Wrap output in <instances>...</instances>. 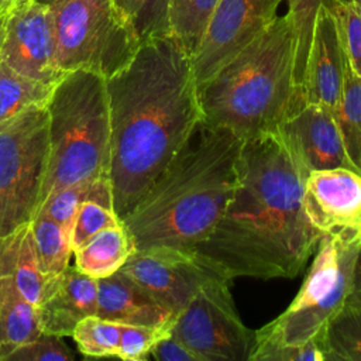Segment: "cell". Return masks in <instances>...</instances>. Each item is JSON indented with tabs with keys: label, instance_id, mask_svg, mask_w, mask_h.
I'll return each instance as SVG.
<instances>
[{
	"label": "cell",
	"instance_id": "obj_1",
	"mask_svg": "<svg viewBox=\"0 0 361 361\" xmlns=\"http://www.w3.org/2000/svg\"><path fill=\"white\" fill-rule=\"evenodd\" d=\"M106 90L113 207L123 220L190 142L203 113L192 56L172 35L141 42Z\"/></svg>",
	"mask_w": 361,
	"mask_h": 361
},
{
	"label": "cell",
	"instance_id": "obj_2",
	"mask_svg": "<svg viewBox=\"0 0 361 361\" xmlns=\"http://www.w3.org/2000/svg\"><path fill=\"white\" fill-rule=\"evenodd\" d=\"M306 176L278 131L243 140L231 199L195 251L231 281L295 278L322 240L303 209Z\"/></svg>",
	"mask_w": 361,
	"mask_h": 361
},
{
	"label": "cell",
	"instance_id": "obj_3",
	"mask_svg": "<svg viewBox=\"0 0 361 361\" xmlns=\"http://www.w3.org/2000/svg\"><path fill=\"white\" fill-rule=\"evenodd\" d=\"M121 220L134 251L165 247L195 251L231 199L243 140L228 128L203 126Z\"/></svg>",
	"mask_w": 361,
	"mask_h": 361
},
{
	"label": "cell",
	"instance_id": "obj_4",
	"mask_svg": "<svg viewBox=\"0 0 361 361\" xmlns=\"http://www.w3.org/2000/svg\"><path fill=\"white\" fill-rule=\"evenodd\" d=\"M293 48V23L286 13L199 86L202 124L228 128L241 140L278 131L299 110Z\"/></svg>",
	"mask_w": 361,
	"mask_h": 361
},
{
	"label": "cell",
	"instance_id": "obj_5",
	"mask_svg": "<svg viewBox=\"0 0 361 361\" xmlns=\"http://www.w3.org/2000/svg\"><path fill=\"white\" fill-rule=\"evenodd\" d=\"M48 164L38 210L55 190L110 179V120L106 79L89 71L68 72L47 102Z\"/></svg>",
	"mask_w": 361,
	"mask_h": 361
},
{
	"label": "cell",
	"instance_id": "obj_6",
	"mask_svg": "<svg viewBox=\"0 0 361 361\" xmlns=\"http://www.w3.org/2000/svg\"><path fill=\"white\" fill-rule=\"evenodd\" d=\"M361 245L323 237L302 286L288 307L255 330L250 361L278 347H298L320 337L351 290L353 271Z\"/></svg>",
	"mask_w": 361,
	"mask_h": 361
},
{
	"label": "cell",
	"instance_id": "obj_7",
	"mask_svg": "<svg viewBox=\"0 0 361 361\" xmlns=\"http://www.w3.org/2000/svg\"><path fill=\"white\" fill-rule=\"evenodd\" d=\"M58 68L109 79L123 69L140 39L113 0H54L51 4Z\"/></svg>",
	"mask_w": 361,
	"mask_h": 361
},
{
	"label": "cell",
	"instance_id": "obj_8",
	"mask_svg": "<svg viewBox=\"0 0 361 361\" xmlns=\"http://www.w3.org/2000/svg\"><path fill=\"white\" fill-rule=\"evenodd\" d=\"M47 164V104H32L0 123V237L37 214Z\"/></svg>",
	"mask_w": 361,
	"mask_h": 361
},
{
	"label": "cell",
	"instance_id": "obj_9",
	"mask_svg": "<svg viewBox=\"0 0 361 361\" xmlns=\"http://www.w3.org/2000/svg\"><path fill=\"white\" fill-rule=\"evenodd\" d=\"M230 286L224 275L210 279L175 317L171 333L200 361H250L255 331L238 316Z\"/></svg>",
	"mask_w": 361,
	"mask_h": 361
},
{
	"label": "cell",
	"instance_id": "obj_10",
	"mask_svg": "<svg viewBox=\"0 0 361 361\" xmlns=\"http://www.w3.org/2000/svg\"><path fill=\"white\" fill-rule=\"evenodd\" d=\"M283 0H219L192 55L197 85L209 80L278 17Z\"/></svg>",
	"mask_w": 361,
	"mask_h": 361
},
{
	"label": "cell",
	"instance_id": "obj_11",
	"mask_svg": "<svg viewBox=\"0 0 361 361\" xmlns=\"http://www.w3.org/2000/svg\"><path fill=\"white\" fill-rule=\"evenodd\" d=\"M120 269L175 314L202 285L223 275L196 251L165 247L133 251Z\"/></svg>",
	"mask_w": 361,
	"mask_h": 361
},
{
	"label": "cell",
	"instance_id": "obj_12",
	"mask_svg": "<svg viewBox=\"0 0 361 361\" xmlns=\"http://www.w3.org/2000/svg\"><path fill=\"white\" fill-rule=\"evenodd\" d=\"M303 209L322 238L361 245V175L355 171L336 168L309 172Z\"/></svg>",
	"mask_w": 361,
	"mask_h": 361
},
{
	"label": "cell",
	"instance_id": "obj_13",
	"mask_svg": "<svg viewBox=\"0 0 361 361\" xmlns=\"http://www.w3.org/2000/svg\"><path fill=\"white\" fill-rule=\"evenodd\" d=\"M0 61L31 79L55 85L66 73L55 59L51 7L35 0L6 16Z\"/></svg>",
	"mask_w": 361,
	"mask_h": 361
},
{
	"label": "cell",
	"instance_id": "obj_14",
	"mask_svg": "<svg viewBox=\"0 0 361 361\" xmlns=\"http://www.w3.org/2000/svg\"><path fill=\"white\" fill-rule=\"evenodd\" d=\"M278 133L306 173L336 168L354 171L334 114L326 107L305 103L281 124Z\"/></svg>",
	"mask_w": 361,
	"mask_h": 361
},
{
	"label": "cell",
	"instance_id": "obj_15",
	"mask_svg": "<svg viewBox=\"0 0 361 361\" xmlns=\"http://www.w3.org/2000/svg\"><path fill=\"white\" fill-rule=\"evenodd\" d=\"M345 54L334 14L327 4L317 10L309 48L303 94L306 103H314L334 113L344 83Z\"/></svg>",
	"mask_w": 361,
	"mask_h": 361
},
{
	"label": "cell",
	"instance_id": "obj_16",
	"mask_svg": "<svg viewBox=\"0 0 361 361\" xmlns=\"http://www.w3.org/2000/svg\"><path fill=\"white\" fill-rule=\"evenodd\" d=\"M96 316L138 326H165L176 317L121 269L97 279Z\"/></svg>",
	"mask_w": 361,
	"mask_h": 361
},
{
	"label": "cell",
	"instance_id": "obj_17",
	"mask_svg": "<svg viewBox=\"0 0 361 361\" xmlns=\"http://www.w3.org/2000/svg\"><path fill=\"white\" fill-rule=\"evenodd\" d=\"M97 279L68 265L52 293L37 307L39 329L45 334L72 336L76 324L96 314Z\"/></svg>",
	"mask_w": 361,
	"mask_h": 361
},
{
	"label": "cell",
	"instance_id": "obj_18",
	"mask_svg": "<svg viewBox=\"0 0 361 361\" xmlns=\"http://www.w3.org/2000/svg\"><path fill=\"white\" fill-rule=\"evenodd\" d=\"M0 276L11 278L23 296L38 307L58 285V278L47 276L38 264L31 223L0 237Z\"/></svg>",
	"mask_w": 361,
	"mask_h": 361
},
{
	"label": "cell",
	"instance_id": "obj_19",
	"mask_svg": "<svg viewBox=\"0 0 361 361\" xmlns=\"http://www.w3.org/2000/svg\"><path fill=\"white\" fill-rule=\"evenodd\" d=\"M41 333L37 307L23 296L11 278L0 276V361Z\"/></svg>",
	"mask_w": 361,
	"mask_h": 361
},
{
	"label": "cell",
	"instance_id": "obj_20",
	"mask_svg": "<svg viewBox=\"0 0 361 361\" xmlns=\"http://www.w3.org/2000/svg\"><path fill=\"white\" fill-rule=\"evenodd\" d=\"M133 251L130 235L120 223L96 233L75 248V267L80 272L100 279L118 271Z\"/></svg>",
	"mask_w": 361,
	"mask_h": 361
},
{
	"label": "cell",
	"instance_id": "obj_21",
	"mask_svg": "<svg viewBox=\"0 0 361 361\" xmlns=\"http://www.w3.org/2000/svg\"><path fill=\"white\" fill-rule=\"evenodd\" d=\"M85 200H94L107 207H113L110 179L83 180L61 188L44 200L37 213L47 214L71 234L78 210Z\"/></svg>",
	"mask_w": 361,
	"mask_h": 361
},
{
	"label": "cell",
	"instance_id": "obj_22",
	"mask_svg": "<svg viewBox=\"0 0 361 361\" xmlns=\"http://www.w3.org/2000/svg\"><path fill=\"white\" fill-rule=\"evenodd\" d=\"M333 114L347 157L354 171L361 175V78L351 69L347 56L344 63L343 90Z\"/></svg>",
	"mask_w": 361,
	"mask_h": 361
},
{
	"label": "cell",
	"instance_id": "obj_23",
	"mask_svg": "<svg viewBox=\"0 0 361 361\" xmlns=\"http://www.w3.org/2000/svg\"><path fill=\"white\" fill-rule=\"evenodd\" d=\"M324 361H361V305L345 302L322 334Z\"/></svg>",
	"mask_w": 361,
	"mask_h": 361
},
{
	"label": "cell",
	"instance_id": "obj_24",
	"mask_svg": "<svg viewBox=\"0 0 361 361\" xmlns=\"http://www.w3.org/2000/svg\"><path fill=\"white\" fill-rule=\"evenodd\" d=\"M30 223L41 271L49 278H58L68 268L73 252L71 234L44 213H37Z\"/></svg>",
	"mask_w": 361,
	"mask_h": 361
},
{
	"label": "cell",
	"instance_id": "obj_25",
	"mask_svg": "<svg viewBox=\"0 0 361 361\" xmlns=\"http://www.w3.org/2000/svg\"><path fill=\"white\" fill-rule=\"evenodd\" d=\"M54 86L24 76L0 61V123L32 104H47Z\"/></svg>",
	"mask_w": 361,
	"mask_h": 361
},
{
	"label": "cell",
	"instance_id": "obj_26",
	"mask_svg": "<svg viewBox=\"0 0 361 361\" xmlns=\"http://www.w3.org/2000/svg\"><path fill=\"white\" fill-rule=\"evenodd\" d=\"M288 3V14L293 23L295 48H293V85L299 109L306 103L303 94V82L306 62L312 42L313 25L319 7L326 0H285Z\"/></svg>",
	"mask_w": 361,
	"mask_h": 361
},
{
	"label": "cell",
	"instance_id": "obj_27",
	"mask_svg": "<svg viewBox=\"0 0 361 361\" xmlns=\"http://www.w3.org/2000/svg\"><path fill=\"white\" fill-rule=\"evenodd\" d=\"M219 0H169V30L182 47L195 54Z\"/></svg>",
	"mask_w": 361,
	"mask_h": 361
},
{
	"label": "cell",
	"instance_id": "obj_28",
	"mask_svg": "<svg viewBox=\"0 0 361 361\" xmlns=\"http://www.w3.org/2000/svg\"><path fill=\"white\" fill-rule=\"evenodd\" d=\"M140 42L171 35L169 0H113Z\"/></svg>",
	"mask_w": 361,
	"mask_h": 361
},
{
	"label": "cell",
	"instance_id": "obj_29",
	"mask_svg": "<svg viewBox=\"0 0 361 361\" xmlns=\"http://www.w3.org/2000/svg\"><path fill=\"white\" fill-rule=\"evenodd\" d=\"M120 333V323L92 314L76 324L71 337L86 357H116Z\"/></svg>",
	"mask_w": 361,
	"mask_h": 361
},
{
	"label": "cell",
	"instance_id": "obj_30",
	"mask_svg": "<svg viewBox=\"0 0 361 361\" xmlns=\"http://www.w3.org/2000/svg\"><path fill=\"white\" fill-rule=\"evenodd\" d=\"M324 4L334 14L348 63L361 78V6L341 0H326Z\"/></svg>",
	"mask_w": 361,
	"mask_h": 361
},
{
	"label": "cell",
	"instance_id": "obj_31",
	"mask_svg": "<svg viewBox=\"0 0 361 361\" xmlns=\"http://www.w3.org/2000/svg\"><path fill=\"white\" fill-rule=\"evenodd\" d=\"M172 326L173 323L165 326L121 324L120 341L116 357L127 361L149 360L152 347L157 344L158 340L171 333Z\"/></svg>",
	"mask_w": 361,
	"mask_h": 361
},
{
	"label": "cell",
	"instance_id": "obj_32",
	"mask_svg": "<svg viewBox=\"0 0 361 361\" xmlns=\"http://www.w3.org/2000/svg\"><path fill=\"white\" fill-rule=\"evenodd\" d=\"M120 223L121 220L117 217L113 207H107L94 200H85L78 210L71 231L72 248H78L96 233Z\"/></svg>",
	"mask_w": 361,
	"mask_h": 361
},
{
	"label": "cell",
	"instance_id": "obj_33",
	"mask_svg": "<svg viewBox=\"0 0 361 361\" xmlns=\"http://www.w3.org/2000/svg\"><path fill=\"white\" fill-rule=\"evenodd\" d=\"M76 360L75 351L62 340L61 336L41 333L34 340L20 345L6 361H72Z\"/></svg>",
	"mask_w": 361,
	"mask_h": 361
},
{
	"label": "cell",
	"instance_id": "obj_34",
	"mask_svg": "<svg viewBox=\"0 0 361 361\" xmlns=\"http://www.w3.org/2000/svg\"><path fill=\"white\" fill-rule=\"evenodd\" d=\"M149 358L157 361H200L199 357L172 333H168L157 341L151 350Z\"/></svg>",
	"mask_w": 361,
	"mask_h": 361
},
{
	"label": "cell",
	"instance_id": "obj_35",
	"mask_svg": "<svg viewBox=\"0 0 361 361\" xmlns=\"http://www.w3.org/2000/svg\"><path fill=\"white\" fill-rule=\"evenodd\" d=\"M347 302L361 305V247L358 250V255L355 259V265H354V271H353V281H351V290H350Z\"/></svg>",
	"mask_w": 361,
	"mask_h": 361
},
{
	"label": "cell",
	"instance_id": "obj_36",
	"mask_svg": "<svg viewBox=\"0 0 361 361\" xmlns=\"http://www.w3.org/2000/svg\"><path fill=\"white\" fill-rule=\"evenodd\" d=\"M31 0H0V17H6L13 10L30 3Z\"/></svg>",
	"mask_w": 361,
	"mask_h": 361
},
{
	"label": "cell",
	"instance_id": "obj_37",
	"mask_svg": "<svg viewBox=\"0 0 361 361\" xmlns=\"http://www.w3.org/2000/svg\"><path fill=\"white\" fill-rule=\"evenodd\" d=\"M4 21H6V17H0V45H1L3 37H4Z\"/></svg>",
	"mask_w": 361,
	"mask_h": 361
},
{
	"label": "cell",
	"instance_id": "obj_38",
	"mask_svg": "<svg viewBox=\"0 0 361 361\" xmlns=\"http://www.w3.org/2000/svg\"><path fill=\"white\" fill-rule=\"evenodd\" d=\"M35 1H38V3H41V4H47V6H49L54 0H35Z\"/></svg>",
	"mask_w": 361,
	"mask_h": 361
},
{
	"label": "cell",
	"instance_id": "obj_39",
	"mask_svg": "<svg viewBox=\"0 0 361 361\" xmlns=\"http://www.w3.org/2000/svg\"><path fill=\"white\" fill-rule=\"evenodd\" d=\"M351 1H354V3H357V4L361 6V0H351Z\"/></svg>",
	"mask_w": 361,
	"mask_h": 361
},
{
	"label": "cell",
	"instance_id": "obj_40",
	"mask_svg": "<svg viewBox=\"0 0 361 361\" xmlns=\"http://www.w3.org/2000/svg\"><path fill=\"white\" fill-rule=\"evenodd\" d=\"M341 1H351V0H341ZM326 3V1H324Z\"/></svg>",
	"mask_w": 361,
	"mask_h": 361
}]
</instances>
